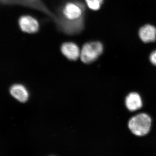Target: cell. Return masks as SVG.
Masks as SVG:
<instances>
[{"label": "cell", "mask_w": 156, "mask_h": 156, "mask_svg": "<svg viewBox=\"0 0 156 156\" xmlns=\"http://www.w3.org/2000/svg\"><path fill=\"white\" fill-rule=\"evenodd\" d=\"M86 7L78 0H69L58 8L57 27L68 35H75L83 30L85 25Z\"/></svg>", "instance_id": "6da1fadb"}, {"label": "cell", "mask_w": 156, "mask_h": 156, "mask_svg": "<svg viewBox=\"0 0 156 156\" xmlns=\"http://www.w3.org/2000/svg\"><path fill=\"white\" fill-rule=\"evenodd\" d=\"M151 119L146 114H140L131 118L128 127L131 132L137 136H144L150 130Z\"/></svg>", "instance_id": "7a4b0ae2"}, {"label": "cell", "mask_w": 156, "mask_h": 156, "mask_svg": "<svg viewBox=\"0 0 156 156\" xmlns=\"http://www.w3.org/2000/svg\"><path fill=\"white\" fill-rule=\"evenodd\" d=\"M103 51V45L100 42H87L84 44L81 50V60L86 64L91 63L96 60Z\"/></svg>", "instance_id": "3957f363"}, {"label": "cell", "mask_w": 156, "mask_h": 156, "mask_svg": "<svg viewBox=\"0 0 156 156\" xmlns=\"http://www.w3.org/2000/svg\"><path fill=\"white\" fill-rule=\"evenodd\" d=\"M19 24L21 30L27 33H36L40 29V24L38 20L34 17L29 15L20 17Z\"/></svg>", "instance_id": "277c9868"}, {"label": "cell", "mask_w": 156, "mask_h": 156, "mask_svg": "<svg viewBox=\"0 0 156 156\" xmlns=\"http://www.w3.org/2000/svg\"><path fill=\"white\" fill-rule=\"evenodd\" d=\"M62 53L68 59L74 61L80 56V48L75 43L72 42H65L61 45Z\"/></svg>", "instance_id": "5b68a950"}, {"label": "cell", "mask_w": 156, "mask_h": 156, "mask_svg": "<svg viewBox=\"0 0 156 156\" xmlns=\"http://www.w3.org/2000/svg\"><path fill=\"white\" fill-rule=\"evenodd\" d=\"M139 34L140 37L144 43H150L155 41L156 29L153 26H144L140 30Z\"/></svg>", "instance_id": "8992f818"}, {"label": "cell", "mask_w": 156, "mask_h": 156, "mask_svg": "<svg viewBox=\"0 0 156 156\" xmlns=\"http://www.w3.org/2000/svg\"><path fill=\"white\" fill-rule=\"evenodd\" d=\"M11 95L21 102H25L28 99L29 93L24 86L20 84H16L11 87Z\"/></svg>", "instance_id": "52a82bcc"}, {"label": "cell", "mask_w": 156, "mask_h": 156, "mask_svg": "<svg viewBox=\"0 0 156 156\" xmlns=\"http://www.w3.org/2000/svg\"><path fill=\"white\" fill-rule=\"evenodd\" d=\"M126 107L131 111H134L141 108L142 101L139 94L135 92L130 93L126 97Z\"/></svg>", "instance_id": "ba28073f"}, {"label": "cell", "mask_w": 156, "mask_h": 156, "mask_svg": "<svg viewBox=\"0 0 156 156\" xmlns=\"http://www.w3.org/2000/svg\"><path fill=\"white\" fill-rule=\"evenodd\" d=\"M87 6L93 11H97L100 9L103 0H85Z\"/></svg>", "instance_id": "9c48e42d"}, {"label": "cell", "mask_w": 156, "mask_h": 156, "mask_svg": "<svg viewBox=\"0 0 156 156\" xmlns=\"http://www.w3.org/2000/svg\"><path fill=\"white\" fill-rule=\"evenodd\" d=\"M151 62L154 65H156V50L151 53L150 56Z\"/></svg>", "instance_id": "30bf717a"}, {"label": "cell", "mask_w": 156, "mask_h": 156, "mask_svg": "<svg viewBox=\"0 0 156 156\" xmlns=\"http://www.w3.org/2000/svg\"><path fill=\"white\" fill-rule=\"evenodd\" d=\"M31 1H39V0H31Z\"/></svg>", "instance_id": "8fae6325"}]
</instances>
